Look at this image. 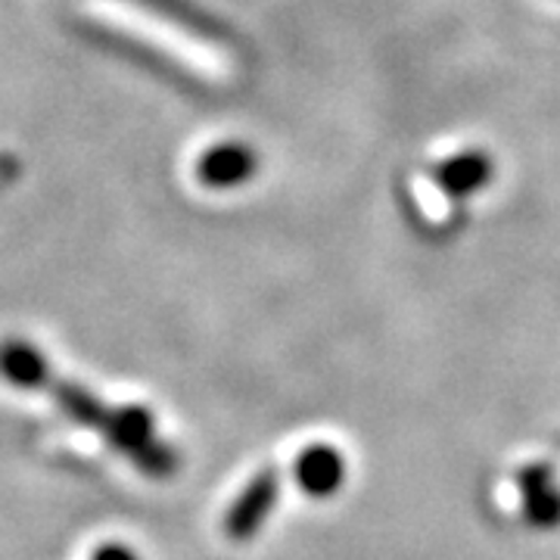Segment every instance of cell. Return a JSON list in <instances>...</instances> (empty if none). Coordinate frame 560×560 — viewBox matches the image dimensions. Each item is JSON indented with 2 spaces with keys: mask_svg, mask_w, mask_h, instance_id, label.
<instances>
[{
  "mask_svg": "<svg viewBox=\"0 0 560 560\" xmlns=\"http://www.w3.org/2000/svg\"><path fill=\"white\" fill-rule=\"evenodd\" d=\"M275 501H278V477H275V470H261L259 477L243 489L234 508L228 511L224 533L234 541L253 539L261 529V523L268 521V514L275 511Z\"/></svg>",
  "mask_w": 560,
  "mask_h": 560,
  "instance_id": "6da1fadb",
  "label": "cell"
},
{
  "mask_svg": "<svg viewBox=\"0 0 560 560\" xmlns=\"http://www.w3.org/2000/svg\"><path fill=\"white\" fill-rule=\"evenodd\" d=\"M106 442L119 452L128 455L131 464L143 455V448L150 442H156V430H153V415L140 405H128V408H116L113 420L106 427Z\"/></svg>",
  "mask_w": 560,
  "mask_h": 560,
  "instance_id": "7a4b0ae2",
  "label": "cell"
},
{
  "mask_svg": "<svg viewBox=\"0 0 560 560\" xmlns=\"http://www.w3.org/2000/svg\"><path fill=\"white\" fill-rule=\"evenodd\" d=\"M0 377L20 389L50 386V368L32 342H0Z\"/></svg>",
  "mask_w": 560,
  "mask_h": 560,
  "instance_id": "3957f363",
  "label": "cell"
},
{
  "mask_svg": "<svg viewBox=\"0 0 560 560\" xmlns=\"http://www.w3.org/2000/svg\"><path fill=\"white\" fill-rule=\"evenodd\" d=\"M436 180L448 197H470L492 180V160L480 150H467L442 162Z\"/></svg>",
  "mask_w": 560,
  "mask_h": 560,
  "instance_id": "277c9868",
  "label": "cell"
},
{
  "mask_svg": "<svg viewBox=\"0 0 560 560\" xmlns=\"http://www.w3.org/2000/svg\"><path fill=\"white\" fill-rule=\"evenodd\" d=\"M296 482L308 495H330L342 482V458L330 445H312L296 458Z\"/></svg>",
  "mask_w": 560,
  "mask_h": 560,
  "instance_id": "5b68a950",
  "label": "cell"
},
{
  "mask_svg": "<svg viewBox=\"0 0 560 560\" xmlns=\"http://www.w3.org/2000/svg\"><path fill=\"white\" fill-rule=\"evenodd\" d=\"M54 396H57V405L62 408V415L72 423L106 433V427L113 420V408H106L101 399H94L88 389H81L75 383H60V386H54Z\"/></svg>",
  "mask_w": 560,
  "mask_h": 560,
  "instance_id": "8992f818",
  "label": "cell"
},
{
  "mask_svg": "<svg viewBox=\"0 0 560 560\" xmlns=\"http://www.w3.org/2000/svg\"><path fill=\"white\" fill-rule=\"evenodd\" d=\"M442 187H433L430 180H415V197H418L423 215L430 221L448 219V200H442Z\"/></svg>",
  "mask_w": 560,
  "mask_h": 560,
  "instance_id": "52a82bcc",
  "label": "cell"
},
{
  "mask_svg": "<svg viewBox=\"0 0 560 560\" xmlns=\"http://www.w3.org/2000/svg\"><path fill=\"white\" fill-rule=\"evenodd\" d=\"M91 560H140L128 545H121V541H106V545H101L94 555H91Z\"/></svg>",
  "mask_w": 560,
  "mask_h": 560,
  "instance_id": "ba28073f",
  "label": "cell"
}]
</instances>
